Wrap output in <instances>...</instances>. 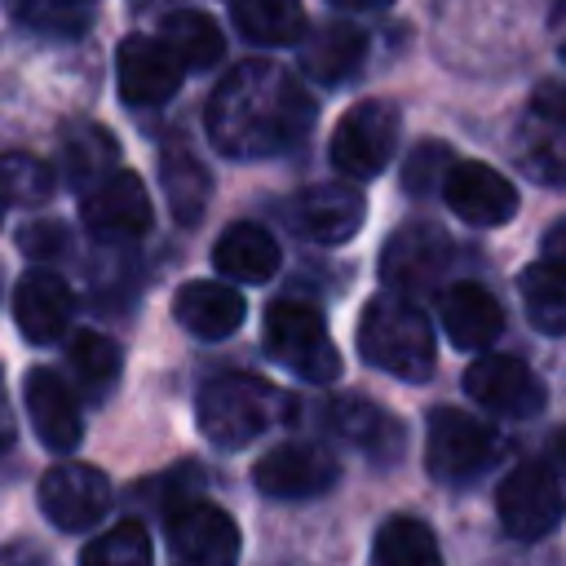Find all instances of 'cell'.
<instances>
[{
  "instance_id": "cell-1",
  "label": "cell",
  "mask_w": 566,
  "mask_h": 566,
  "mask_svg": "<svg viewBox=\"0 0 566 566\" xmlns=\"http://www.w3.org/2000/svg\"><path fill=\"white\" fill-rule=\"evenodd\" d=\"M314 119L305 88L274 62H239L208 97V142L230 159H270L292 150Z\"/></svg>"
},
{
  "instance_id": "cell-2",
  "label": "cell",
  "mask_w": 566,
  "mask_h": 566,
  "mask_svg": "<svg viewBox=\"0 0 566 566\" xmlns=\"http://www.w3.org/2000/svg\"><path fill=\"white\" fill-rule=\"evenodd\" d=\"M283 416H287L283 389H274L270 380L248 376V371L217 376V380H208L199 389V429L221 451L248 447L252 438L274 429Z\"/></svg>"
},
{
  "instance_id": "cell-3",
  "label": "cell",
  "mask_w": 566,
  "mask_h": 566,
  "mask_svg": "<svg viewBox=\"0 0 566 566\" xmlns=\"http://www.w3.org/2000/svg\"><path fill=\"white\" fill-rule=\"evenodd\" d=\"M358 354L398 376V380H424L438 363V345H433V327L429 318L402 301V296H376L363 318H358Z\"/></svg>"
},
{
  "instance_id": "cell-4",
  "label": "cell",
  "mask_w": 566,
  "mask_h": 566,
  "mask_svg": "<svg viewBox=\"0 0 566 566\" xmlns=\"http://www.w3.org/2000/svg\"><path fill=\"white\" fill-rule=\"evenodd\" d=\"M265 349L274 354V363H283L287 371H296L310 385H332L340 376V354L327 336V323L314 305L301 301H274L265 310Z\"/></svg>"
},
{
  "instance_id": "cell-5",
  "label": "cell",
  "mask_w": 566,
  "mask_h": 566,
  "mask_svg": "<svg viewBox=\"0 0 566 566\" xmlns=\"http://www.w3.org/2000/svg\"><path fill=\"white\" fill-rule=\"evenodd\" d=\"M495 429L460 407H438L424 424V464L438 482H469L495 460Z\"/></svg>"
},
{
  "instance_id": "cell-6",
  "label": "cell",
  "mask_w": 566,
  "mask_h": 566,
  "mask_svg": "<svg viewBox=\"0 0 566 566\" xmlns=\"http://www.w3.org/2000/svg\"><path fill=\"white\" fill-rule=\"evenodd\" d=\"M398 146V111L394 102L385 97H367V102H354L340 119H336V133H332V168L340 177H376L389 155Z\"/></svg>"
},
{
  "instance_id": "cell-7",
  "label": "cell",
  "mask_w": 566,
  "mask_h": 566,
  "mask_svg": "<svg viewBox=\"0 0 566 566\" xmlns=\"http://www.w3.org/2000/svg\"><path fill=\"white\" fill-rule=\"evenodd\" d=\"M495 513H500V526L517 539H544L548 531L562 526V513H566V500H562V486H557V473L539 460H526L517 464L500 491H495Z\"/></svg>"
},
{
  "instance_id": "cell-8",
  "label": "cell",
  "mask_w": 566,
  "mask_h": 566,
  "mask_svg": "<svg viewBox=\"0 0 566 566\" xmlns=\"http://www.w3.org/2000/svg\"><path fill=\"white\" fill-rule=\"evenodd\" d=\"M168 562L172 566H234L239 526L212 500H181L168 509Z\"/></svg>"
},
{
  "instance_id": "cell-9",
  "label": "cell",
  "mask_w": 566,
  "mask_h": 566,
  "mask_svg": "<svg viewBox=\"0 0 566 566\" xmlns=\"http://www.w3.org/2000/svg\"><path fill=\"white\" fill-rule=\"evenodd\" d=\"M464 394L478 407H486L495 416H513V420L539 416L544 398H548L539 376L513 354H478L464 371Z\"/></svg>"
},
{
  "instance_id": "cell-10",
  "label": "cell",
  "mask_w": 566,
  "mask_h": 566,
  "mask_svg": "<svg viewBox=\"0 0 566 566\" xmlns=\"http://www.w3.org/2000/svg\"><path fill=\"white\" fill-rule=\"evenodd\" d=\"M40 513L57 531H88L111 509V482L93 464H53L40 478Z\"/></svg>"
},
{
  "instance_id": "cell-11",
  "label": "cell",
  "mask_w": 566,
  "mask_h": 566,
  "mask_svg": "<svg viewBox=\"0 0 566 566\" xmlns=\"http://www.w3.org/2000/svg\"><path fill=\"white\" fill-rule=\"evenodd\" d=\"M252 478L274 500H310L336 482V460L314 442H279L256 460Z\"/></svg>"
},
{
  "instance_id": "cell-12",
  "label": "cell",
  "mask_w": 566,
  "mask_h": 566,
  "mask_svg": "<svg viewBox=\"0 0 566 566\" xmlns=\"http://www.w3.org/2000/svg\"><path fill=\"white\" fill-rule=\"evenodd\" d=\"M455 261V243L438 226H407L385 243L380 274L398 292H424L442 283V270Z\"/></svg>"
},
{
  "instance_id": "cell-13",
  "label": "cell",
  "mask_w": 566,
  "mask_h": 566,
  "mask_svg": "<svg viewBox=\"0 0 566 566\" xmlns=\"http://www.w3.org/2000/svg\"><path fill=\"white\" fill-rule=\"evenodd\" d=\"M442 195H447V208L469 221V226H504L513 212H517V190L513 181L491 168V164H478V159H460L447 181H442Z\"/></svg>"
},
{
  "instance_id": "cell-14",
  "label": "cell",
  "mask_w": 566,
  "mask_h": 566,
  "mask_svg": "<svg viewBox=\"0 0 566 566\" xmlns=\"http://www.w3.org/2000/svg\"><path fill=\"white\" fill-rule=\"evenodd\" d=\"M115 71H119V97L128 106L168 102L186 75L181 62L164 49V40H150V35H128L115 53Z\"/></svg>"
},
{
  "instance_id": "cell-15",
  "label": "cell",
  "mask_w": 566,
  "mask_h": 566,
  "mask_svg": "<svg viewBox=\"0 0 566 566\" xmlns=\"http://www.w3.org/2000/svg\"><path fill=\"white\" fill-rule=\"evenodd\" d=\"M80 212L97 239H137L150 230V195H146L142 177L128 168H119L111 181L88 190L80 199Z\"/></svg>"
},
{
  "instance_id": "cell-16",
  "label": "cell",
  "mask_w": 566,
  "mask_h": 566,
  "mask_svg": "<svg viewBox=\"0 0 566 566\" xmlns=\"http://www.w3.org/2000/svg\"><path fill=\"white\" fill-rule=\"evenodd\" d=\"M22 402H27V416H31L35 438L49 451H75L80 447V438H84L80 402H75V394L66 389V380L57 371L31 367L27 380H22Z\"/></svg>"
},
{
  "instance_id": "cell-17",
  "label": "cell",
  "mask_w": 566,
  "mask_h": 566,
  "mask_svg": "<svg viewBox=\"0 0 566 566\" xmlns=\"http://www.w3.org/2000/svg\"><path fill=\"white\" fill-rule=\"evenodd\" d=\"M75 310L71 287L53 270H27L13 287V323L31 345H49L66 332Z\"/></svg>"
},
{
  "instance_id": "cell-18",
  "label": "cell",
  "mask_w": 566,
  "mask_h": 566,
  "mask_svg": "<svg viewBox=\"0 0 566 566\" xmlns=\"http://www.w3.org/2000/svg\"><path fill=\"white\" fill-rule=\"evenodd\" d=\"M363 195L349 181H318L305 186L296 199V226L314 239V243H345L363 230Z\"/></svg>"
},
{
  "instance_id": "cell-19",
  "label": "cell",
  "mask_w": 566,
  "mask_h": 566,
  "mask_svg": "<svg viewBox=\"0 0 566 566\" xmlns=\"http://www.w3.org/2000/svg\"><path fill=\"white\" fill-rule=\"evenodd\" d=\"M172 318L203 340H221L243 323V296L221 279H190L172 296Z\"/></svg>"
},
{
  "instance_id": "cell-20",
  "label": "cell",
  "mask_w": 566,
  "mask_h": 566,
  "mask_svg": "<svg viewBox=\"0 0 566 566\" xmlns=\"http://www.w3.org/2000/svg\"><path fill=\"white\" fill-rule=\"evenodd\" d=\"M438 310H442V332L455 349H486L504 332V310L482 283H451Z\"/></svg>"
},
{
  "instance_id": "cell-21",
  "label": "cell",
  "mask_w": 566,
  "mask_h": 566,
  "mask_svg": "<svg viewBox=\"0 0 566 566\" xmlns=\"http://www.w3.org/2000/svg\"><path fill=\"white\" fill-rule=\"evenodd\" d=\"M212 265L230 283H265L279 270V243L256 221H234L212 248Z\"/></svg>"
},
{
  "instance_id": "cell-22",
  "label": "cell",
  "mask_w": 566,
  "mask_h": 566,
  "mask_svg": "<svg viewBox=\"0 0 566 566\" xmlns=\"http://www.w3.org/2000/svg\"><path fill=\"white\" fill-rule=\"evenodd\" d=\"M115 172H119V146L102 124H71L62 133V177L80 190V199L102 181H111Z\"/></svg>"
},
{
  "instance_id": "cell-23",
  "label": "cell",
  "mask_w": 566,
  "mask_h": 566,
  "mask_svg": "<svg viewBox=\"0 0 566 566\" xmlns=\"http://www.w3.org/2000/svg\"><path fill=\"white\" fill-rule=\"evenodd\" d=\"M323 416H327V429L332 433H340L345 442H354V447H363V451H371L380 460L398 455V447H402L398 420L385 407L367 402V398H336V402H327Z\"/></svg>"
},
{
  "instance_id": "cell-24",
  "label": "cell",
  "mask_w": 566,
  "mask_h": 566,
  "mask_svg": "<svg viewBox=\"0 0 566 566\" xmlns=\"http://www.w3.org/2000/svg\"><path fill=\"white\" fill-rule=\"evenodd\" d=\"M367 57V35L349 22H332L318 35H310L301 44V71L318 84H340L358 71V62Z\"/></svg>"
},
{
  "instance_id": "cell-25",
  "label": "cell",
  "mask_w": 566,
  "mask_h": 566,
  "mask_svg": "<svg viewBox=\"0 0 566 566\" xmlns=\"http://www.w3.org/2000/svg\"><path fill=\"white\" fill-rule=\"evenodd\" d=\"M164 49L181 62V71H208V66L221 62L226 35H221V27H217L208 13H199V9H177V13H168V22H164Z\"/></svg>"
},
{
  "instance_id": "cell-26",
  "label": "cell",
  "mask_w": 566,
  "mask_h": 566,
  "mask_svg": "<svg viewBox=\"0 0 566 566\" xmlns=\"http://www.w3.org/2000/svg\"><path fill=\"white\" fill-rule=\"evenodd\" d=\"M159 186H164V199L177 217V226H195L208 208V195H212V181L203 172V164L190 155V150H164L159 155Z\"/></svg>"
},
{
  "instance_id": "cell-27",
  "label": "cell",
  "mask_w": 566,
  "mask_h": 566,
  "mask_svg": "<svg viewBox=\"0 0 566 566\" xmlns=\"http://www.w3.org/2000/svg\"><path fill=\"white\" fill-rule=\"evenodd\" d=\"M234 27L252 44H296L305 13L301 0H234Z\"/></svg>"
},
{
  "instance_id": "cell-28",
  "label": "cell",
  "mask_w": 566,
  "mask_h": 566,
  "mask_svg": "<svg viewBox=\"0 0 566 566\" xmlns=\"http://www.w3.org/2000/svg\"><path fill=\"white\" fill-rule=\"evenodd\" d=\"M517 292H522L526 318H531L539 332L566 336V274H557L548 261L526 265L522 279H517Z\"/></svg>"
},
{
  "instance_id": "cell-29",
  "label": "cell",
  "mask_w": 566,
  "mask_h": 566,
  "mask_svg": "<svg viewBox=\"0 0 566 566\" xmlns=\"http://www.w3.org/2000/svg\"><path fill=\"white\" fill-rule=\"evenodd\" d=\"M376 562L380 566H442V548L420 517H389L376 531Z\"/></svg>"
},
{
  "instance_id": "cell-30",
  "label": "cell",
  "mask_w": 566,
  "mask_h": 566,
  "mask_svg": "<svg viewBox=\"0 0 566 566\" xmlns=\"http://www.w3.org/2000/svg\"><path fill=\"white\" fill-rule=\"evenodd\" d=\"M66 363L88 398H106L119 376V345L102 332H75L66 345Z\"/></svg>"
},
{
  "instance_id": "cell-31",
  "label": "cell",
  "mask_w": 566,
  "mask_h": 566,
  "mask_svg": "<svg viewBox=\"0 0 566 566\" xmlns=\"http://www.w3.org/2000/svg\"><path fill=\"white\" fill-rule=\"evenodd\" d=\"M53 195V168L35 155L9 150L0 155V221L13 208H40Z\"/></svg>"
},
{
  "instance_id": "cell-32",
  "label": "cell",
  "mask_w": 566,
  "mask_h": 566,
  "mask_svg": "<svg viewBox=\"0 0 566 566\" xmlns=\"http://www.w3.org/2000/svg\"><path fill=\"white\" fill-rule=\"evenodd\" d=\"M80 566H155V548L142 522H119L106 535L88 539Z\"/></svg>"
},
{
  "instance_id": "cell-33",
  "label": "cell",
  "mask_w": 566,
  "mask_h": 566,
  "mask_svg": "<svg viewBox=\"0 0 566 566\" xmlns=\"http://www.w3.org/2000/svg\"><path fill=\"white\" fill-rule=\"evenodd\" d=\"M451 168H455V164H451L447 146L424 142V146H416V155L407 159V168H402V186H407V190H416V195H424L438 177L447 181V172H451Z\"/></svg>"
},
{
  "instance_id": "cell-34",
  "label": "cell",
  "mask_w": 566,
  "mask_h": 566,
  "mask_svg": "<svg viewBox=\"0 0 566 566\" xmlns=\"http://www.w3.org/2000/svg\"><path fill=\"white\" fill-rule=\"evenodd\" d=\"M13 13L44 31H80V4L75 0H13Z\"/></svg>"
},
{
  "instance_id": "cell-35",
  "label": "cell",
  "mask_w": 566,
  "mask_h": 566,
  "mask_svg": "<svg viewBox=\"0 0 566 566\" xmlns=\"http://www.w3.org/2000/svg\"><path fill=\"white\" fill-rule=\"evenodd\" d=\"M531 119L548 133H566V80H544L531 93Z\"/></svg>"
},
{
  "instance_id": "cell-36",
  "label": "cell",
  "mask_w": 566,
  "mask_h": 566,
  "mask_svg": "<svg viewBox=\"0 0 566 566\" xmlns=\"http://www.w3.org/2000/svg\"><path fill=\"white\" fill-rule=\"evenodd\" d=\"M18 248L31 256V261H53L66 252V230L57 221H31L18 230Z\"/></svg>"
},
{
  "instance_id": "cell-37",
  "label": "cell",
  "mask_w": 566,
  "mask_h": 566,
  "mask_svg": "<svg viewBox=\"0 0 566 566\" xmlns=\"http://www.w3.org/2000/svg\"><path fill=\"white\" fill-rule=\"evenodd\" d=\"M544 261H548L557 274H566V221H557V226L544 234Z\"/></svg>"
},
{
  "instance_id": "cell-38",
  "label": "cell",
  "mask_w": 566,
  "mask_h": 566,
  "mask_svg": "<svg viewBox=\"0 0 566 566\" xmlns=\"http://www.w3.org/2000/svg\"><path fill=\"white\" fill-rule=\"evenodd\" d=\"M13 442V411H9V394H4V376H0V460Z\"/></svg>"
},
{
  "instance_id": "cell-39",
  "label": "cell",
  "mask_w": 566,
  "mask_h": 566,
  "mask_svg": "<svg viewBox=\"0 0 566 566\" xmlns=\"http://www.w3.org/2000/svg\"><path fill=\"white\" fill-rule=\"evenodd\" d=\"M0 566H44V562H40L31 548H18V544H13V548L0 557Z\"/></svg>"
},
{
  "instance_id": "cell-40",
  "label": "cell",
  "mask_w": 566,
  "mask_h": 566,
  "mask_svg": "<svg viewBox=\"0 0 566 566\" xmlns=\"http://www.w3.org/2000/svg\"><path fill=\"white\" fill-rule=\"evenodd\" d=\"M553 460H557V469L566 478V429H557V438H553Z\"/></svg>"
},
{
  "instance_id": "cell-41",
  "label": "cell",
  "mask_w": 566,
  "mask_h": 566,
  "mask_svg": "<svg viewBox=\"0 0 566 566\" xmlns=\"http://www.w3.org/2000/svg\"><path fill=\"white\" fill-rule=\"evenodd\" d=\"M336 9H385V4H394V0H332Z\"/></svg>"
},
{
  "instance_id": "cell-42",
  "label": "cell",
  "mask_w": 566,
  "mask_h": 566,
  "mask_svg": "<svg viewBox=\"0 0 566 566\" xmlns=\"http://www.w3.org/2000/svg\"><path fill=\"white\" fill-rule=\"evenodd\" d=\"M562 57H566V40H562Z\"/></svg>"
},
{
  "instance_id": "cell-43",
  "label": "cell",
  "mask_w": 566,
  "mask_h": 566,
  "mask_svg": "<svg viewBox=\"0 0 566 566\" xmlns=\"http://www.w3.org/2000/svg\"><path fill=\"white\" fill-rule=\"evenodd\" d=\"M557 4H566V0H557Z\"/></svg>"
},
{
  "instance_id": "cell-44",
  "label": "cell",
  "mask_w": 566,
  "mask_h": 566,
  "mask_svg": "<svg viewBox=\"0 0 566 566\" xmlns=\"http://www.w3.org/2000/svg\"><path fill=\"white\" fill-rule=\"evenodd\" d=\"M75 4H84V0H75Z\"/></svg>"
}]
</instances>
